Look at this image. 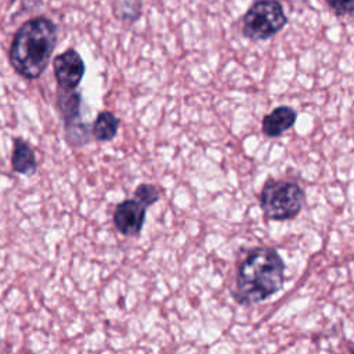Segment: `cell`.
I'll list each match as a JSON object with an SVG mask.
<instances>
[{
    "mask_svg": "<svg viewBox=\"0 0 354 354\" xmlns=\"http://www.w3.org/2000/svg\"><path fill=\"white\" fill-rule=\"evenodd\" d=\"M285 282V263L268 246L249 249L236 267L231 295L241 306H253L278 293Z\"/></svg>",
    "mask_w": 354,
    "mask_h": 354,
    "instance_id": "6da1fadb",
    "label": "cell"
},
{
    "mask_svg": "<svg viewBox=\"0 0 354 354\" xmlns=\"http://www.w3.org/2000/svg\"><path fill=\"white\" fill-rule=\"evenodd\" d=\"M57 43V28L46 17L28 19L14 35L8 58L17 73L39 77L47 68Z\"/></svg>",
    "mask_w": 354,
    "mask_h": 354,
    "instance_id": "7a4b0ae2",
    "label": "cell"
},
{
    "mask_svg": "<svg viewBox=\"0 0 354 354\" xmlns=\"http://www.w3.org/2000/svg\"><path fill=\"white\" fill-rule=\"evenodd\" d=\"M304 199L306 194L297 183L275 178H268L259 195L264 214L275 221L295 218L301 212Z\"/></svg>",
    "mask_w": 354,
    "mask_h": 354,
    "instance_id": "3957f363",
    "label": "cell"
},
{
    "mask_svg": "<svg viewBox=\"0 0 354 354\" xmlns=\"http://www.w3.org/2000/svg\"><path fill=\"white\" fill-rule=\"evenodd\" d=\"M283 7L277 0H257L243 15V36L252 40H267L286 25Z\"/></svg>",
    "mask_w": 354,
    "mask_h": 354,
    "instance_id": "277c9868",
    "label": "cell"
},
{
    "mask_svg": "<svg viewBox=\"0 0 354 354\" xmlns=\"http://www.w3.org/2000/svg\"><path fill=\"white\" fill-rule=\"evenodd\" d=\"M57 106L65 120L66 134L73 145H83L87 141V129L80 118V94L75 88H61Z\"/></svg>",
    "mask_w": 354,
    "mask_h": 354,
    "instance_id": "5b68a950",
    "label": "cell"
},
{
    "mask_svg": "<svg viewBox=\"0 0 354 354\" xmlns=\"http://www.w3.org/2000/svg\"><path fill=\"white\" fill-rule=\"evenodd\" d=\"M53 66L59 88H76L86 71L84 61L73 48L58 54L53 62Z\"/></svg>",
    "mask_w": 354,
    "mask_h": 354,
    "instance_id": "8992f818",
    "label": "cell"
},
{
    "mask_svg": "<svg viewBox=\"0 0 354 354\" xmlns=\"http://www.w3.org/2000/svg\"><path fill=\"white\" fill-rule=\"evenodd\" d=\"M147 214V206L133 199H126L120 202L113 213V224L119 232L127 236L140 235Z\"/></svg>",
    "mask_w": 354,
    "mask_h": 354,
    "instance_id": "52a82bcc",
    "label": "cell"
},
{
    "mask_svg": "<svg viewBox=\"0 0 354 354\" xmlns=\"http://www.w3.org/2000/svg\"><path fill=\"white\" fill-rule=\"evenodd\" d=\"M297 112L289 105H279L263 118L261 131L270 138L282 136L296 123Z\"/></svg>",
    "mask_w": 354,
    "mask_h": 354,
    "instance_id": "ba28073f",
    "label": "cell"
},
{
    "mask_svg": "<svg viewBox=\"0 0 354 354\" xmlns=\"http://www.w3.org/2000/svg\"><path fill=\"white\" fill-rule=\"evenodd\" d=\"M11 166L14 171L29 174L36 170V156L30 145L22 140L15 138L14 140V148L11 155Z\"/></svg>",
    "mask_w": 354,
    "mask_h": 354,
    "instance_id": "9c48e42d",
    "label": "cell"
},
{
    "mask_svg": "<svg viewBox=\"0 0 354 354\" xmlns=\"http://www.w3.org/2000/svg\"><path fill=\"white\" fill-rule=\"evenodd\" d=\"M119 129V119L108 111L100 112L93 124V134L98 141H111Z\"/></svg>",
    "mask_w": 354,
    "mask_h": 354,
    "instance_id": "30bf717a",
    "label": "cell"
},
{
    "mask_svg": "<svg viewBox=\"0 0 354 354\" xmlns=\"http://www.w3.org/2000/svg\"><path fill=\"white\" fill-rule=\"evenodd\" d=\"M134 198L148 207L159 201V191L152 184H140L134 191Z\"/></svg>",
    "mask_w": 354,
    "mask_h": 354,
    "instance_id": "8fae6325",
    "label": "cell"
},
{
    "mask_svg": "<svg viewBox=\"0 0 354 354\" xmlns=\"http://www.w3.org/2000/svg\"><path fill=\"white\" fill-rule=\"evenodd\" d=\"M325 1L337 15L354 12V0H325Z\"/></svg>",
    "mask_w": 354,
    "mask_h": 354,
    "instance_id": "7c38bea8",
    "label": "cell"
}]
</instances>
